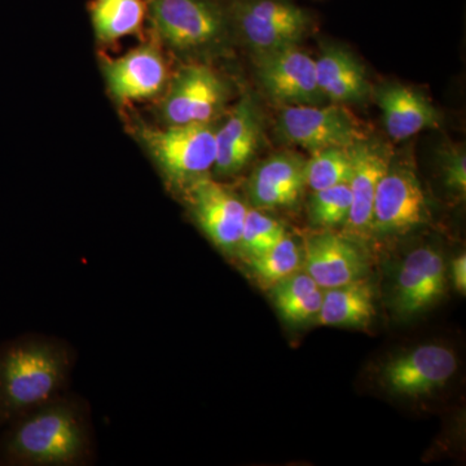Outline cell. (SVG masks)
I'll use <instances>...</instances> for the list:
<instances>
[{
	"instance_id": "obj_1",
	"label": "cell",
	"mask_w": 466,
	"mask_h": 466,
	"mask_svg": "<svg viewBox=\"0 0 466 466\" xmlns=\"http://www.w3.org/2000/svg\"><path fill=\"white\" fill-rule=\"evenodd\" d=\"M88 438L81 413L52 400L9 422L0 440V461L9 465H67L84 458Z\"/></svg>"
},
{
	"instance_id": "obj_2",
	"label": "cell",
	"mask_w": 466,
	"mask_h": 466,
	"mask_svg": "<svg viewBox=\"0 0 466 466\" xmlns=\"http://www.w3.org/2000/svg\"><path fill=\"white\" fill-rule=\"evenodd\" d=\"M69 367L55 342L25 337L0 346V425L55 400Z\"/></svg>"
},
{
	"instance_id": "obj_3",
	"label": "cell",
	"mask_w": 466,
	"mask_h": 466,
	"mask_svg": "<svg viewBox=\"0 0 466 466\" xmlns=\"http://www.w3.org/2000/svg\"><path fill=\"white\" fill-rule=\"evenodd\" d=\"M142 139L174 182L191 184L216 164V130L208 124L170 125L164 130L144 128Z\"/></svg>"
},
{
	"instance_id": "obj_4",
	"label": "cell",
	"mask_w": 466,
	"mask_h": 466,
	"mask_svg": "<svg viewBox=\"0 0 466 466\" xmlns=\"http://www.w3.org/2000/svg\"><path fill=\"white\" fill-rule=\"evenodd\" d=\"M232 16L245 41L259 54L297 46L309 26L308 12L289 0H236Z\"/></svg>"
},
{
	"instance_id": "obj_5",
	"label": "cell",
	"mask_w": 466,
	"mask_h": 466,
	"mask_svg": "<svg viewBox=\"0 0 466 466\" xmlns=\"http://www.w3.org/2000/svg\"><path fill=\"white\" fill-rule=\"evenodd\" d=\"M279 131L288 142L314 153L354 146L366 139L355 116L339 106H293L279 118Z\"/></svg>"
},
{
	"instance_id": "obj_6",
	"label": "cell",
	"mask_w": 466,
	"mask_h": 466,
	"mask_svg": "<svg viewBox=\"0 0 466 466\" xmlns=\"http://www.w3.org/2000/svg\"><path fill=\"white\" fill-rule=\"evenodd\" d=\"M149 18L159 39L177 50L214 42L225 27L223 12L211 0H150Z\"/></svg>"
},
{
	"instance_id": "obj_7",
	"label": "cell",
	"mask_w": 466,
	"mask_h": 466,
	"mask_svg": "<svg viewBox=\"0 0 466 466\" xmlns=\"http://www.w3.org/2000/svg\"><path fill=\"white\" fill-rule=\"evenodd\" d=\"M258 78L269 97L287 106H318L325 99L314 58L297 46L260 54Z\"/></svg>"
},
{
	"instance_id": "obj_8",
	"label": "cell",
	"mask_w": 466,
	"mask_h": 466,
	"mask_svg": "<svg viewBox=\"0 0 466 466\" xmlns=\"http://www.w3.org/2000/svg\"><path fill=\"white\" fill-rule=\"evenodd\" d=\"M429 211L424 191L410 167H391L377 187L372 231L403 233L424 225Z\"/></svg>"
},
{
	"instance_id": "obj_9",
	"label": "cell",
	"mask_w": 466,
	"mask_h": 466,
	"mask_svg": "<svg viewBox=\"0 0 466 466\" xmlns=\"http://www.w3.org/2000/svg\"><path fill=\"white\" fill-rule=\"evenodd\" d=\"M456 370L458 360L450 349L422 345L386 364L382 379L395 394L421 397L446 385Z\"/></svg>"
},
{
	"instance_id": "obj_10",
	"label": "cell",
	"mask_w": 466,
	"mask_h": 466,
	"mask_svg": "<svg viewBox=\"0 0 466 466\" xmlns=\"http://www.w3.org/2000/svg\"><path fill=\"white\" fill-rule=\"evenodd\" d=\"M189 202L196 222L217 247L226 251L238 247L248 208L238 196L204 177L191 183Z\"/></svg>"
},
{
	"instance_id": "obj_11",
	"label": "cell",
	"mask_w": 466,
	"mask_h": 466,
	"mask_svg": "<svg viewBox=\"0 0 466 466\" xmlns=\"http://www.w3.org/2000/svg\"><path fill=\"white\" fill-rule=\"evenodd\" d=\"M225 99L219 76L204 66L184 67L175 76L164 104L170 125L208 124Z\"/></svg>"
},
{
	"instance_id": "obj_12",
	"label": "cell",
	"mask_w": 466,
	"mask_h": 466,
	"mask_svg": "<svg viewBox=\"0 0 466 466\" xmlns=\"http://www.w3.org/2000/svg\"><path fill=\"white\" fill-rule=\"evenodd\" d=\"M446 289V265L440 251L419 248L401 263L395 305L401 315L412 317L428 309Z\"/></svg>"
},
{
	"instance_id": "obj_13",
	"label": "cell",
	"mask_w": 466,
	"mask_h": 466,
	"mask_svg": "<svg viewBox=\"0 0 466 466\" xmlns=\"http://www.w3.org/2000/svg\"><path fill=\"white\" fill-rule=\"evenodd\" d=\"M352 173L349 187L351 192L348 225L357 235L372 231L373 202L377 187L391 165L390 153L382 144L360 140L350 147Z\"/></svg>"
},
{
	"instance_id": "obj_14",
	"label": "cell",
	"mask_w": 466,
	"mask_h": 466,
	"mask_svg": "<svg viewBox=\"0 0 466 466\" xmlns=\"http://www.w3.org/2000/svg\"><path fill=\"white\" fill-rule=\"evenodd\" d=\"M106 84L116 99H149L164 88L167 66L157 50L137 48L104 66Z\"/></svg>"
},
{
	"instance_id": "obj_15",
	"label": "cell",
	"mask_w": 466,
	"mask_h": 466,
	"mask_svg": "<svg viewBox=\"0 0 466 466\" xmlns=\"http://www.w3.org/2000/svg\"><path fill=\"white\" fill-rule=\"evenodd\" d=\"M262 135V116L250 97H244L226 124L216 131V173L233 175L249 164Z\"/></svg>"
},
{
	"instance_id": "obj_16",
	"label": "cell",
	"mask_w": 466,
	"mask_h": 466,
	"mask_svg": "<svg viewBox=\"0 0 466 466\" xmlns=\"http://www.w3.org/2000/svg\"><path fill=\"white\" fill-rule=\"evenodd\" d=\"M306 267L315 283L324 289L360 280L364 262L357 248L346 238L323 233L306 244Z\"/></svg>"
},
{
	"instance_id": "obj_17",
	"label": "cell",
	"mask_w": 466,
	"mask_h": 466,
	"mask_svg": "<svg viewBox=\"0 0 466 466\" xmlns=\"http://www.w3.org/2000/svg\"><path fill=\"white\" fill-rule=\"evenodd\" d=\"M306 161L293 153H280L263 162L251 177V201L258 208L291 207L306 186Z\"/></svg>"
},
{
	"instance_id": "obj_18",
	"label": "cell",
	"mask_w": 466,
	"mask_h": 466,
	"mask_svg": "<svg viewBox=\"0 0 466 466\" xmlns=\"http://www.w3.org/2000/svg\"><path fill=\"white\" fill-rule=\"evenodd\" d=\"M386 131L394 140H406L413 135L438 127L441 113L424 95L401 85H390L377 95Z\"/></svg>"
},
{
	"instance_id": "obj_19",
	"label": "cell",
	"mask_w": 466,
	"mask_h": 466,
	"mask_svg": "<svg viewBox=\"0 0 466 466\" xmlns=\"http://www.w3.org/2000/svg\"><path fill=\"white\" fill-rule=\"evenodd\" d=\"M317 64L318 86L336 104L358 103L370 94L366 70L358 58L339 47H325Z\"/></svg>"
},
{
	"instance_id": "obj_20",
	"label": "cell",
	"mask_w": 466,
	"mask_h": 466,
	"mask_svg": "<svg viewBox=\"0 0 466 466\" xmlns=\"http://www.w3.org/2000/svg\"><path fill=\"white\" fill-rule=\"evenodd\" d=\"M375 312L372 288L357 280L323 294L318 323L329 327H367L375 318Z\"/></svg>"
},
{
	"instance_id": "obj_21",
	"label": "cell",
	"mask_w": 466,
	"mask_h": 466,
	"mask_svg": "<svg viewBox=\"0 0 466 466\" xmlns=\"http://www.w3.org/2000/svg\"><path fill=\"white\" fill-rule=\"evenodd\" d=\"M146 7L142 0H94L91 20L101 42H115L137 33L143 25Z\"/></svg>"
},
{
	"instance_id": "obj_22",
	"label": "cell",
	"mask_w": 466,
	"mask_h": 466,
	"mask_svg": "<svg viewBox=\"0 0 466 466\" xmlns=\"http://www.w3.org/2000/svg\"><path fill=\"white\" fill-rule=\"evenodd\" d=\"M351 173L352 155L350 147L318 150L306 161V184L314 192L349 183Z\"/></svg>"
},
{
	"instance_id": "obj_23",
	"label": "cell",
	"mask_w": 466,
	"mask_h": 466,
	"mask_svg": "<svg viewBox=\"0 0 466 466\" xmlns=\"http://www.w3.org/2000/svg\"><path fill=\"white\" fill-rule=\"evenodd\" d=\"M249 263L260 283L274 285L296 272L300 265V251L296 242L284 235L271 249L249 259Z\"/></svg>"
},
{
	"instance_id": "obj_24",
	"label": "cell",
	"mask_w": 466,
	"mask_h": 466,
	"mask_svg": "<svg viewBox=\"0 0 466 466\" xmlns=\"http://www.w3.org/2000/svg\"><path fill=\"white\" fill-rule=\"evenodd\" d=\"M284 235V227L274 218L258 210H248L238 248L248 259L256 258L271 249Z\"/></svg>"
},
{
	"instance_id": "obj_25",
	"label": "cell",
	"mask_w": 466,
	"mask_h": 466,
	"mask_svg": "<svg viewBox=\"0 0 466 466\" xmlns=\"http://www.w3.org/2000/svg\"><path fill=\"white\" fill-rule=\"evenodd\" d=\"M351 208V192L349 183L317 191L309 202L312 223L320 227L341 226L348 222Z\"/></svg>"
},
{
	"instance_id": "obj_26",
	"label": "cell",
	"mask_w": 466,
	"mask_h": 466,
	"mask_svg": "<svg viewBox=\"0 0 466 466\" xmlns=\"http://www.w3.org/2000/svg\"><path fill=\"white\" fill-rule=\"evenodd\" d=\"M321 302H323V293H321V289H319L309 296L279 303L276 308L285 320L299 324L311 320V319H317L321 309Z\"/></svg>"
},
{
	"instance_id": "obj_27",
	"label": "cell",
	"mask_w": 466,
	"mask_h": 466,
	"mask_svg": "<svg viewBox=\"0 0 466 466\" xmlns=\"http://www.w3.org/2000/svg\"><path fill=\"white\" fill-rule=\"evenodd\" d=\"M321 289L309 274H291L272 285L275 306L288 300L300 299Z\"/></svg>"
},
{
	"instance_id": "obj_28",
	"label": "cell",
	"mask_w": 466,
	"mask_h": 466,
	"mask_svg": "<svg viewBox=\"0 0 466 466\" xmlns=\"http://www.w3.org/2000/svg\"><path fill=\"white\" fill-rule=\"evenodd\" d=\"M444 182L451 191L462 193L466 191V159L464 152H450L443 162Z\"/></svg>"
},
{
	"instance_id": "obj_29",
	"label": "cell",
	"mask_w": 466,
	"mask_h": 466,
	"mask_svg": "<svg viewBox=\"0 0 466 466\" xmlns=\"http://www.w3.org/2000/svg\"><path fill=\"white\" fill-rule=\"evenodd\" d=\"M452 280L456 289L464 294L466 291V256L461 254L452 262Z\"/></svg>"
}]
</instances>
